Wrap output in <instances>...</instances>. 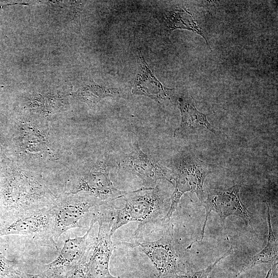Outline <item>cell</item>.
Listing matches in <instances>:
<instances>
[{
    "instance_id": "5b68a950",
    "label": "cell",
    "mask_w": 278,
    "mask_h": 278,
    "mask_svg": "<svg viewBox=\"0 0 278 278\" xmlns=\"http://www.w3.org/2000/svg\"><path fill=\"white\" fill-rule=\"evenodd\" d=\"M114 209L98 210L94 217L99 224L98 232L93 241L87 260L86 278H112L109 272L110 259L114 245L111 230L114 220Z\"/></svg>"
},
{
    "instance_id": "ba28073f",
    "label": "cell",
    "mask_w": 278,
    "mask_h": 278,
    "mask_svg": "<svg viewBox=\"0 0 278 278\" xmlns=\"http://www.w3.org/2000/svg\"><path fill=\"white\" fill-rule=\"evenodd\" d=\"M240 185L236 184L227 189H213L209 191L206 198L202 203L205 208L206 215L201 240L203 238L206 222L211 212L217 213L223 221L227 217L234 216L250 222L251 213L240 199Z\"/></svg>"
},
{
    "instance_id": "7c38bea8",
    "label": "cell",
    "mask_w": 278,
    "mask_h": 278,
    "mask_svg": "<svg viewBox=\"0 0 278 278\" xmlns=\"http://www.w3.org/2000/svg\"><path fill=\"white\" fill-rule=\"evenodd\" d=\"M178 102L181 120L174 131V137L194 133L197 130L203 129L216 134L215 129L207 120L206 115L197 109L191 98L180 96L178 98Z\"/></svg>"
},
{
    "instance_id": "8fae6325",
    "label": "cell",
    "mask_w": 278,
    "mask_h": 278,
    "mask_svg": "<svg viewBox=\"0 0 278 278\" xmlns=\"http://www.w3.org/2000/svg\"><path fill=\"white\" fill-rule=\"evenodd\" d=\"M137 72L131 90L133 94L149 97L155 101L170 99L173 89L165 86L149 67L140 49L137 55Z\"/></svg>"
},
{
    "instance_id": "8992f818",
    "label": "cell",
    "mask_w": 278,
    "mask_h": 278,
    "mask_svg": "<svg viewBox=\"0 0 278 278\" xmlns=\"http://www.w3.org/2000/svg\"><path fill=\"white\" fill-rule=\"evenodd\" d=\"M85 192L107 203L124 197L127 192L114 186L109 176L106 161L98 162L92 168L79 175L69 194Z\"/></svg>"
},
{
    "instance_id": "4fadbf2b",
    "label": "cell",
    "mask_w": 278,
    "mask_h": 278,
    "mask_svg": "<svg viewBox=\"0 0 278 278\" xmlns=\"http://www.w3.org/2000/svg\"><path fill=\"white\" fill-rule=\"evenodd\" d=\"M267 220L268 226V240L265 247L257 254L253 256L248 266L241 270L240 273L252 268L260 264H270L271 266H277L278 241L274 236L271 223L269 206L267 204Z\"/></svg>"
},
{
    "instance_id": "d6986e66",
    "label": "cell",
    "mask_w": 278,
    "mask_h": 278,
    "mask_svg": "<svg viewBox=\"0 0 278 278\" xmlns=\"http://www.w3.org/2000/svg\"><path fill=\"white\" fill-rule=\"evenodd\" d=\"M20 278H55L43 272L38 274H32L21 271H20Z\"/></svg>"
},
{
    "instance_id": "9c48e42d",
    "label": "cell",
    "mask_w": 278,
    "mask_h": 278,
    "mask_svg": "<svg viewBox=\"0 0 278 278\" xmlns=\"http://www.w3.org/2000/svg\"><path fill=\"white\" fill-rule=\"evenodd\" d=\"M97 222L92 217L89 230L82 236L69 237L64 242L58 255L52 262L45 265L42 272L55 278H63L66 273L78 264L89 253L93 242L89 236Z\"/></svg>"
},
{
    "instance_id": "30bf717a",
    "label": "cell",
    "mask_w": 278,
    "mask_h": 278,
    "mask_svg": "<svg viewBox=\"0 0 278 278\" xmlns=\"http://www.w3.org/2000/svg\"><path fill=\"white\" fill-rule=\"evenodd\" d=\"M50 208L21 217L0 228V236L20 235L31 238H40L57 249V243L52 236Z\"/></svg>"
},
{
    "instance_id": "9a60e30c",
    "label": "cell",
    "mask_w": 278,
    "mask_h": 278,
    "mask_svg": "<svg viewBox=\"0 0 278 278\" xmlns=\"http://www.w3.org/2000/svg\"><path fill=\"white\" fill-rule=\"evenodd\" d=\"M120 93L117 88L89 84L78 90L74 93V95L81 101L93 107L102 99L107 97H113Z\"/></svg>"
},
{
    "instance_id": "3957f363",
    "label": "cell",
    "mask_w": 278,
    "mask_h": 278,
    "mask_svg": "<svg viewBox=\"0 0 278 278\" xmlns=\"http://www.w3.org/2000/svg\"><path fill=\"white\" fill-rule=\"evenodd\" d=\"M175 190L171 195L168 211L162 219L169 220L177 209L182 195L194 193L201 203L204 200L203 183L206 176L214 172L216 166L203 162L191 152L183 153L176 163Z\"/></svg>"
},
{
    "instance_id": "5bb4252c",
    "label": "cell",
    "mask_w": 278,
    "mask_h": 278,
    "mask_svg": "<svg viewBox=\"0 0 278 278\" xmlns=\"http://www.w3.org/2000/svg\"><path fill=\"white\" fill-rule=\"evenodd\" d=\"M163 26L167 34L177 28L193 31L201 36L208 44L207 40L201 28L188 11L183 9H174L166 12L163 19Z\"/></svg>"
},
{
    "instance_id": "44dd1931",
    "label": "cell",
    "mask_w": 278,
    "mask_h": 278,
    "mask_svg": "<svg viewBox=\"0 0 278 278\" xmlns=\"http://www.w3.org/2000/svg\"><path fill=\"white\" fill-rule=\"evenodd\" d=\"M172 276H162V275H159V276L157 278H171ZM112 278H116V277L113 276Z\"/></svg>"
},
{
    "instance_id": "6da1fadb",
    "label": "cell",
    "mask_w": 278,
    "mask_h": 278,
    "mask_svg": "<svg viewBox=\"0 0 278 278\" xmlns=\"http://www.w3.org/2000/svg\"><path fill=\"white\" fill-rule=\"evenodd\" d=\"M119 244L137 249L145 254L162 276H175L184 273L187 267L185 249L174 238L173 227L169 223L161 237L154 240L133 239Z\"/></svg>"
},
{
    "instance_id": "7a4b0ae2",
    "label": "cell",
    "mask_w": 278,
    "mask_h": 278,
    "mask_svg": "<svg viewBox=\"0 0 278 278\" xmlns=\"http://www.w3.org/2000/svg\"><path fill=\"white\" fill-rule=\"evenodd\" d=\"M123 207L114 209V220L111 232L115 231L131 222H137L138 227L135 233L143 227L161 220L165 211V198L158 185L153 187H142L126 195Z\"/></svg>"
},
{
    "instance_id": "277c9868",
    "label": "cell",
    "mask_w": 278,
    "mask_h": 278,
    "mask_svg": "<svg viewBox=\"0 0 278 278\" xmlns=\"http://www.w3.org/2000/svg\"><path fill=\"white\" fill-rule=\"evenodd\" d=\"M103 203H106L89 194L82 196L77 194L66 193L58 198L50 208L54 241L57 243L59 238L70 229L81 228V219L91 208Z\"/></svg>"
},
{
    "instance_id": "52a82bcc",
    "label": "cell",
    "mask_w": 278,
    "mask_h": 278,
    "mask_svg": "<svg viewBox=\"0 0 278 278\" xmlns=\"http://www.w3.org/2000/svg\"><path fill=\"white\" fill-rule=\"evenodd\" d=\"M119 167L137 176L147 187L155 186L159 180H165L172 184L174 180V172L143 152L137 142L133 143L132 151L123 155Z\"/></svg>"
},
{
    "instance_id": "ac0fdd59",
    "label": "cell",
    "mask_w": 278,
    "mask_h": 278,
    "mask_svg": "<svg viewBox=\"0 0 278 278\" xmlns=\"http://www.w3.org/2000/svg\"><path fill=\"white\" fill-rule=\"evenodd\" d=\"M89 253L80 262L68 271L63 278H86L87 260Z\"/></svg>"
},
{
    "instance_id": "ffe728a7",
    "label": "cell",
    "mask_w": 278,
    "mask_h": 278,
    "mask_svg": "<svg viewBox=\"0 0 278 278\" xmlns=\"http://www.w3.org/2000/svg\"><path fill=\"white\" fill-rule=\"evenodd\" d=\"M265 278H277V266L271 267Z\"/></svg>"
},
{
    "instance_id": "e0dca14e",
    "label": "cell",
    "mask_w": 278,
    "mask_h": 278,
    "mask_svg": "<svg viewBox=\"0 0 278 278\" xmlns=\"http://www.w3.org/2000/svg\"><path fill=\"white\" fill-rule=\"evenodd\" d=\"M19 272L0 252V278H20Z\"/></svg>"
},
{
    "instance_id": "2e32d148",
    "label": "cell",
    "mask_w": 278,
    "mask_h": 278,
    "mask_svg": "<svg viewBox=\"0 0 278 278\" xmlns=\"http://www.w3.org/2000/svg\"><path fill=\"white\" fill-rule=\"evenodd\" d=\"M233 247L230 248L220 257L217 258L212 264L206 268L200 270L193 272L190 270L187 272L175 275V278H208L211 271L214 269L216 265L222 259L231 254L233 252Z\"/></svg>"
}]
</instances>
